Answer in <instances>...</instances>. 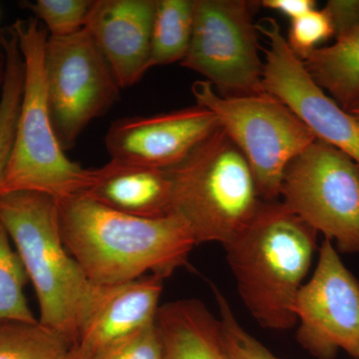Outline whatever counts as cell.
Returning a JSON list of instances; mask_svg holds the SVG:
<instances>
[{
  "instance_id": "6da1fadb",
  "label": "cell",
  "mask_w": 359,
  "mask_h": 359,
  "mask_svg": "<svg viewBox=\"0 0 359 359\" xmlns=\"http://www.w3.org/2000/svg\"><path fill=\"white\" fill-rule=\"evenodd\" d=\"M57 205L63 244L97 287L147 273L167 278L187 263L196 245L188 224L176 215L138 218L82 196Z\"/></svg>"
},
{
  "instance_id": "7a4b0ae2",
  "label": "cell",
  "mask_w": 359,
  "mask_h": 359,
  "mask_svg": "<svg viewBox=\"0 0 359 359\" xmlns=\"http://www.w3.org/2000/svg\"><path fill=\"white\" fill-rule=\"evenodd\" d=\"M318 233L280 201L264 202L240 235L224 245L238 294L261 327L297 323L295 297L318 250Z\"/></svg>"
},
{
  "instance_id": "3957f363",
  "label": "cell",
  "mask_w": 359,
  "mask_h": 359,
  "mask_svg": "<svg viewBox=\"0 0 359 359\" xmlns=\"http://www.w3.org/2000/svg\"><path fill=\"white\" fill-rule=\"evenodd\" d=\"M0 222L34 287L39 323L76 347L98 287L90 282L63 244L57 201L28 191L1 194Z\"/></svg>"
},
{
  "instance_id": "277c9868",
  "label": "cell",
  "mask_w": 359,
  "mask_h": 359,
  "mask_svg": "<svg viewBox=\"0 0 359 359\" xmlns=\"http://www.w3.org/2000/svg\"><path fill=\"white\" fill-rule=\"evenodd\" d=\"M166 171L173 215L188 224L196 245L229 244L266 202L249 162L221 127Z\"/></svg>"
},
{
  "instance_id": "5b68a950",
  "label": "cell",
  "mask_w": 359,
  "mask_h": 359,
  "mask_svg": "<svg viewBox=\"0 0 359 359\" xmlns=\"http://www.w3.org/2000/svg\"><path fill=\"white\" fill-rule=\"evenodd\" d=\"M25 62V85L11 158L0 195L37 192L56 201L80 197L91 186L93 169L68 159L59 143L47 102L44 52L48 33L36 18L11 25Z\"/></svg>"
},
{
  "instance_id": "8992f818",
  "label": "cell",
  "mask_w": 359,
  "mask_h": 359,
  "mask_svg": "<svg viewBox=\"0 0 359 359\" xmlns=\"http://www.w3.org/2000/svg\"><path fill=\"white\" fill-rule=\"evenodd\" d=\"M198 105L214 113L221 128L242 151L266 202L278 201L285 170L316 136L276 97L266 93L224 97L205 80L196 81Z\"/></svg>"
},
{
  "instance_id": "52a82bcc",
  "label": "cell",
  "mask_w": 359,
  "mask_h": 359,
  "mask_svg": "<svg viewBox=\"0 0 359 359\" xmlns=\"http://www.w3.org/2000/svg\"><path fill=\"white\" fill-rule=\"evenodd\" d=\"M280 198L340 252H359V166L339 149L316 139L290 163Z\"/></svg>"
},
{
  "instance_id": "ba28073f",
  "label": "cell",
  "mask_w": 359,
  "mask_h": 359,
  "mask_svg": "<svg viewBox=\"0 0 359 359\" xmlns=\"http://www.w3.org/2000/svg\"><path fill=\"white\" fill-rule=\"evenodd\" d=\"M252 7L245 0H194L192 39L181 65L204 76L221 96L264 92Z\"/></svg>"
},
{
  "instance_id": "9c48e42d",
  "label": "cell",
  "mask_w": 359,
  "mask_h": 359,
  "mask_svg": "<svg viewBox=\"0 0 359 359\" xmlns=\"http://www.w3.org/2000/svg\"><path fill=\"white\" fill-rule=\"evenodd\" d=\"M44 73L52 126L61 147L69 150L90 123L114 105L121 88L85 28L69 36H48Z\"/></svg>"
},
{
  "instance_id": "30bf717a",
  "label": "cell",
  "mask_w": 359,
  "mask_h": 359,
  "mask_svg": "<svg viewBox=\"0 0 359 359\" xmlns=\"http://www.w3.org/2000/svg\"><path fill=\"white\" fill-rule=\"evenodd\" d=\"M318 252L313 276L295 297L297 341L318 359H335L340 351L359 359L358 280L330 240Z\"/></svg>"
},
{
  "instance_id": "8fae6325",
  "label": "cell",
  "mask_w": 359,
  "mask_h": 359,
  "mask_svg": "<svg viewBox=\"0 0 359 359\" xmlns=\"http://www.w3.org/2000/svg\"><path fill=\"white\" fill-rule=\"evenodd\" d=\"M257 30L269 41L263 87L294 113L318 140L344 152L359 166V117L340 107L309 74L273 18Z\"/></svg>"
},
{
  "instance_id": "7c38bea8",
  "label": "cell",
  "mask_w": 359,
  "mask_h": 359,
  "mask_svg": "<svg viewBox=\"0 0 359 359\" xmlns=\"http://www.w3.org/2000/svg\"><path fill=\"white\" fill-rule=\"evenodd\" d=\"M219 127L212 111L196 104L164 114L120 118L108 130L105 146L112 160L168 170Z\"/></svg>"
},
{
  "instance_id": "4fadbf2b",
  "label": "cell",
  "mask_w": 359,
  "mask_h": 359,
  "mask_svg": "<svg viewBox=\"0 0 359 359\" xmlns=\"http://www.w3.org/2000/svg\"><path fill=\"white\" fill-rule=\"evenodd\" d=\"M156 0H93L85 29L102 52L120 88L151 69Z\"/></svg>"
},
{
  "instance_id": "5bb4252c",
  "label": "cell",
  "mask_w": 359,
  "mask_h": 359,
  "mask_svg": "<svg viewBox=\"0 0 359 359\" xmlns=\"http://www.w3.org/2000/svg\"><path fill=\"white\" fill-rule=\"evenodd\" d=\"M163 280L151 275L98 287L75 351L83 359L92 358L115 342L154 323Z\"/></svg>"
},
{
  "instance_id": "9a60e30c",
  "label": "cell",
  "mask_w": 359,
  "mask_h": 359,
  "mask_svg": "<svg viewBox=\"0 0 359 359\" xmlns=\"http://www.w3.org/2000/svg\"><path fill=\"white\" fill-rule=\"evenodd\" d=\"M82 197L122 214L145 219L173 215L172 184L166 170L111 159L93 169L91 186Z\"/></svg>"
},
{
  "instance_id": "2e32d148",
  "label": "cell",
  "mask_w": 359,
  "mask_h": 359,
  "mask_svg": "<svg viewBox=\"0 0 359 359\" xmlns=\"http://www.w3.org/2000/svg\"><path fill=\"white\" fill-rule=\"evenodd\" d=\"M155 323L164 359H229L219 318L198 299L163 304Z\"/></svg>"
},
{
  "instance_id": "e0dca14e",
  "label": "cell",
  "mask_w": 359,
  "mask_h": 359,
  "mask_svg": "<svg viewBox=\"0 0 359 359\" xmlns=\"http://www.w3.org/2000/svg\"><path fill=\"white\" fill-rule=\"evenodd\" d=\"M309 74L340 107L359 100V26L332 45L318 47L302 59Z\"/></svg>"
},
{
  "instance_id": "ac0fdd59",
  "label": "cell",
  "mask_w": 359,
  "mask_h": 359,
  "mask_svg": "<svg viewBox=\"0 0 359 359\" xmlns=\"http://www.w3.org/2000/svg\"><path fill=\"white\" fill-rule=\"evenodd\" d=\"M194 27V0H156L151 42V68L181 63Z\"/></svg>"
},
{
  "instance_id": "d6986e66",
  "label": "cell",
  "mask_w": 359,
  "mask_h": 359,
  "mask_svg": "<svg viewBox=\"0 0 359 359\" xmlns=\"http://www.w3.org/2000/svg\"><path fill=\"white\" fill-rule=\"evenodd\" d=\"M74 346L39 321H0V359H69Z\"/></svg>"
},
{
  "instance_id": "ffe728a7",
  "label": "cell",
  "mask_w": 359,
  "mask_h": 359,
  "mask_svg": "<svg viewBox=\"0 0 359 359\" xmlns=\"http://www.w3.org/2000/svg\"><path fill=\"white\" fill-rule=\"evenodd\" d=\"M27 273L20 255L13 249L11 237L0 222V321H39L28 306L25 287Z\"/></svg>"
},
{
  "instance_id": "44dd1931",
  "label": "cell",
  "mask_w": 359,
  "mask_h": 359,
  "mask_svg": "<svg viewBox=\"0 0 359 359\" xmlns=\"http://www.w3.org/2000/svg\"><path fill=\"white\" fill-rule=\"evenodd\" d=\"M25 85V62L18 52L7 53L6 76L0 94V182L4 178L15 136Z\"/></svg>"
},
{
  "instance_id": "7402d4cb",
  "label": "cell",
  "mask_w": 359,
  "mask_h": 359,
  "mask_svg": "<svg viewBox=\"0 0 359 359\" xmlns=\"http://www.w3.org/2000/svg\"><path fill=\"white\" fill-rule=\"evenodd\" d=\"M93 0H37L22 2L37 20L44 23L49 36L65 37L84 29Z\"/></svg>"
},
{
  "instance_id": "603a6c76",
  "label": "cell",
  "mask_w": 359,
  "mask_h": 359,
  "mask_svg": "<svg viewBox=\"0 0 359 359\" xmlns=\"http://www.w3.org/2000/svg\"><path fill=\"white\" fill-rule=\"evenodd\" d=\"M214 294L218 302L222 335L229 359H280L244 330L226 297L216 287Z\"/></svg>"
},
{
  "instance_id": "cb8c5ba5",
  "label": "cell",
  "mask_w": 359,
  "mask_h": 359,
  "mask_svg": "<svg viewBox=\"0 0 359 359\" xmlns=\"http://www.w3.org/2000/svg\"><path fill=\"white\" fill-rule=\"evenodd\" d=\"M332 36L334 30L327 14L323 9L316 8L292 20L287 41L295 55L302 60Z\"/></svg>"
},
{
  "instance_id": "d4e9b609",
  "label": "cell",
  "mask_w": 359,
  "mask_h": 359,
  "mask_svg": "<svg viewBox=\"0 0 359 359\" xmlns=\"http://www.w3.org/2000/svg\"><path fill=\"white\" fill-rule=\"evenodd\" d=\"M90 359H164L156 323L115 342Z\"/></svg>"
},
{
  "instance_id": "484cf974",
  "label": "cell",
  "mask_w": 359,
  "mask_h": 359,
  "mask_svg": "<svg viewBox=\"0 0 359 359\" xmlns=\"http://www.w3.org/2000/svg\"><path fill=\"white\" fill-rule=\"evenodd\" d=\"M323 9L332 23L335 39L359 26V0H330Z\"/></svg>"
},
{
  "instance_id": "4316f807",
  "label": "cell",
  "mask_w": 359,
  "mask_h": 359,
  "mask_svg": "<svg viewBox=\"0 0 359 359\" xmlns=\"http://www.w3.org/2000/svg\"><path fill=\"white\" fill-rule=\"evenodd\" d=\"M262 6L278 11L294 20L304 14L316 9L313 0H263Z\"/></svg>"
},
{
  "instance_id": "83f0119b",
  "label": "cell",
  "mask_w": 359,
  "mask_h": 359,
  "mask_svg": "<svg viewBox=\"0 0 359 359\" xmlns=\"http://www.w3.org/2000/svg\"><path fill=\"white\" fill-rule=\"evenodd\" d=\"M6 54L4 42L0 36V94H1L2 85H4V76H6Z\"/></svg>"
},
{
  "instance_id": "f1b7e54d",
  "label": "cell",
  "mask_w": 359,
  "mask_h": 359,
  "mask_svg": "<svg viewBox=\"0 0 359 359\" xmlns=\"http://www.w3.org/2000/svg\"><path fill=\"white\" fill-rule=\"evenodd\" d=\"M348 112L359 117V100L348 110Z\"/></svg>"
},
{
  "instance_id": "f546056e",
  "label": "cell",
  "mask_w": 359,
  "mask_h": 359,
  "mask_svg": "<svg viewBox=\"0 0 359 359\" xmlns=\"http://www.w3.org/2000/svg\"><path fill=\"white\" fill-rule=\"evenodd\" d=\"M69 359H83L82 358H80L79 354L75 351V348H73L72 353L70 354Z\"/></svg>"
}]
</instances>
